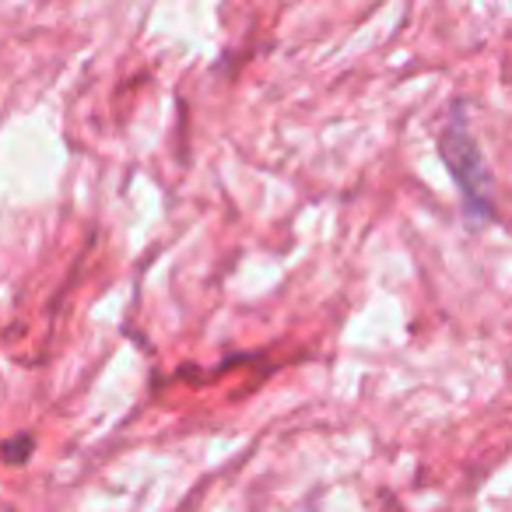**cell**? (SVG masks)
<instances>
[{
    "label": "cell",
    "instance_id": "6da1fadb",
    "mask_svg": "<svg viewBox=\"0 0 512 512\" xmlns=\"http://www.w3.org/2000/svg\"><path fill=\"white\" fill-rule=\"evenodd\" d=\"M442 155H446V162L453 165V176L460 179L463 193H467V204L474 207L477 214L488 218L491 214L488 176H484V169H481V151L474 148V141H470L467 130H463V120H453L446 141H442Z\"/></svg>",
    "mask_w": 512,
    "mask_h": 512
}]
</instances>
